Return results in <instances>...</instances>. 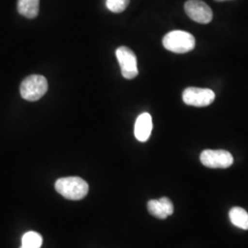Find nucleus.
Listing matches in <instances>:
<instances>
[{"instance_id": "f257e3e1", "label": "nucleus", "mask_w": 248, "mask_h": 248, "mask_svg": "<svg viewBox=\"0 0 248 248\" xmlns=\"http://www.w3.org/2000/svg\"><path fill=\"white\" fill-rule=\"evenodd\" d=\"M56 191L70 201H80L88 195L89 184L79 177H61L56 180Z\"/></svg>"}, {"instance_id": "f03ea898", "label": "nucleus", "mask_w": 248, "mask_h": 248, "mask_svg": "<svg viewBox=\"0 0 248 248\" xmlns=\"http://www.w3.org/2000/svg\"><path fill=\"white\" fill-rule=\"evenodd\" d=\"M195 38L184 31H172L163 38L164 47L175 53H186L195 48Z\"/></svg>"}, {"instance_id": "7ed1b4c3", "label": "nucleus", "mask_w": 248, "mask_h": 248, "mask_svg": "<svg viewBox=\"0 0 248 248\" xmlns=\"http://www.w3.org/2000/svg\"><path fill=\"white\" fill-rule=\"evenodd\" d=\"M48 90V82L44 76L32 75L27 77L20 85V95L28 101H37Z\"/></svg>"}, {"instance_id": "20e7f679", "label": "nucleus", "mask_w": 248, "mask_h": 248, "mask_svg": "<svg viewBox=\"0 0 248 248\" xmlns=\"http://www.w3.org/2000/svg\"><path fill=\"white\" fill-rule=\"evenodd\" d=\"M116 57L121 66L122 75L125 79H133L138 76L137 58L130 48L125 46L119 47L116 51Z\"/></svg>"}, {"instance_id": "39448f33", "label": "nucleus", "mask_w": 248, "mask_h": 248, "mask_svg": "<svg viewBox=\"0 0 248 248\" xmlns=\"http://www.w3.org/2000/svg\"><path fill=\"white\" fill-rule=\"evenodd\" d=\"M201 162L209 169H228L233 163V157L228 151L204 150L201 154Z\"/></svg>"}, {"instance_id": "423d86ee", "label": "nucleus", "mask_w": 248, "mask_h": 248, "mask_svg": "<svg viewBox=\"0 0 248 248\" xmlns=\"http://www.w3.org/2000/svg\"><path fill=\"white\" fill-rule=\"evenodd\" d=\"M183 101L186 105L193 107H207L211 105L215 99L213 90L200 88H187L182 95Z\"/></svg>"}, {"instance_id": "0eeeda50", "label": "nucleus", "mask_w": 248, "mask_h": 248, "mask_svg": "<svg viewBox=\"0 0 248 248\" xmlns=\"http://www.w3.org/2000/svg\"><path fill=\"white\" fill-rule=\"evenodd\" d=\"M184 8L186 15L198 23L207 24L213 20V10L202 0H187Z\"/></svg>"}, {"instance_id": "6e6552de", "label": "nucleus", "mask_w": 248, "mask_h": 248, "mask_svg": "<svg viewBox=\"0 0 248 248\" xmlns=\"http://www.w3.org/2000/svg\"><path fill=\"white\" fill-rule=\"evenodd\" d=\"M153 130V121L149 113L143 112L138 116L134 125V135L139 142H146Z\"/></svg>"}, {"instance_id": "1a4fd4ad", "label": "nucleus", "mask_w": 248, "mask_h": 248, "mask_svg": "<svg viewBox=\"0 0 248 248\" xmlns=\"http://www.w3.org/2000/svg\"><path fill=\"white\" fill-rule=\"evenodd\" d=\"M18 13L28 18H35L39 14L40 0H18Z\"/></svg>"}, {"instance_id": "9d476101", "label": "nucleus", "mask_w": 248, "mask_h": 248, "mask_svg": "<svg viewBox=\"0 0 248 248\" xmlns=\"http://www.w3.org/2000/svg\"><path fill=\"white\" fill-rule=\"evenodd\" d=\"M229 218L233 225L243 230H248V213L241 207H233L229 212Z\"/></svg>"}, {"instance_id": "9b49d317", "label": "nucleus", "mask_w": 248, "mask_h": 248, "mask_svg": "<svg viewBox=\"0 0 248 248\" xmlns=\"http://www.w3.org/2000/svg\"><path fill=\"white\" fill-rule=\"evenodd\" d=\"M43 245V237L40 233L31 231L23 234L20 248H40Z\"/></svg>"}, {"instance_id": "f8f14e48", "label": "nucleus", "mask_w": 248, "mask_h": 248, "mask_svg": "<svg viewBox=\"0 0 248 248\" xmlns=\"http://www.w3.org/2000/svg\"><path fill=\"white\" fill-rule=\"evenodd\" d=\"M147 209H148V212H149L151 215H153L154 217H155L157 219L165 220L169 217L158 200H151V201H149L148 203H147Z\"/></svg>"}, {"instance_id": "ddd939ff", "label": "nucleus", "mask_w": 248, "mask_h": 248, "mask_svg": "<svg viewBox=\"0 0 248 248\" xmlns=\"http://www.w3.org/2000/svg\"><path fill=\"white\" fill-rule=\"evenodd\" d=\"M130 0H106L107 9L113 13H121L127 9Z\"/></svg>"}, {"instance_id": "4468645a", "label": "nucleus", "mask_w": 248, "mask_h": 248, "mask_svg": "<svg viewBox=\"0 0 248 248\" xmlns=\"http://www.w3.org/2000/svg\"><path fill=\"white\" fill-rule=\"evenodd\" d=\"M158 201L162 204V206H163L165 212L168 214V216L172 215L173 213H174V205H173L172 202L169 200V198L162 197V198H160Z\"/></svg>"}, {"instance_id": "2eb2a0df", "label": "nucleus", "mask_w": 248, "mask_h": 248, "mask_svg": "<svg viewBox=\"0 0 248 248\" xmlns=\"http://www.w3.org/2000/svg\"><path fill=\"white\" fill-rule=\"evenodd\" d=\"M216 1H219V2H222V1H228V0H216Z\"/></svg>"}]
</instances>
